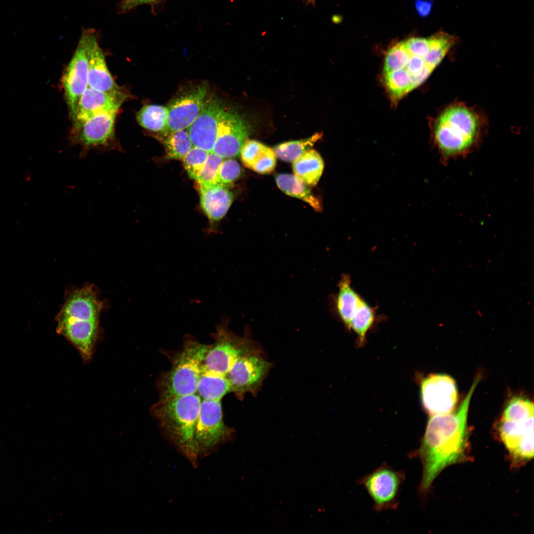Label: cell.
Segmentation results:
<instances>
[{
  "mask_svg": "<svg viewBox=\"0 0 534 534\" xmlns=\"http://www.w3.org/2000/svg\"><path fill=\"white\" fill-rule=\"evenodd\" d=\"M157 136L164 145L169 159H182L193 146L187 130H167L159 133Z\"/></svg>",
  "mask_w": 534,
  "mask_h": 534,
  "instance_id": "obj_25",
  "label": "cell"
},
{
  "mask_svg": "<svg viewBox=\"0 0 534 534\" xmlns=\"http://www.w3.org/2000/svg\"><path fill=\"white\" fill-rule=\"evenodd\" d=\"M201 400L197 393L174 397L159 399L150 409L164 433L193 464L199 456L194 432Z\"/></svg>",
  "mask_w": 534,
  "mask_h": 534,
  "instance_id": "obj_3",
  "label": "cell"
},
{
  "mask_svg": "<svg viewBox=\"0 0 534 534\" xmlns=\"http://www.w3.org/2000/svg\"><path fill=\"white\" fill-rule=\"evenodd\" d=\"M481 128V120L474 110L463 104H454L446 108L436 119L434 139L444 155L455 156L473 145Z\"/></svg>",
  "mask_w": 534,
  "mask_h": 534,
  "instance_id": "obj_6",
  "label": "cell"
},
{
  "mask_svg": "<svg viewBox=\"0 0 534 534\" xmlns=\"http://www.w3.org/2000/svg\"><path fill=\"white\" fill-rule=\"evenodd\" d=\"M223 159L211 152L199 172L195 180L199 187H206L216 184V176L219 167Z\"/></svg>",
  "mask_w": 534,
  "mask_h": 534,
  "instance_id": "obj_29",
  "label": "cell"
},
{
  "mask_svg": "<svg viewBox=\"0 0 534 534\" xmlns=\"http://www.w3.org/2000/svg\"><path fill=\"white\" fill-rule=\"evenodd\" d=\"M154 0H123L121 8L123 12H127L136 6Z\"/></svg>",
  "mask_w": 534,
  "mask_h": 534,
  "instance_id": "obj_34",
  "label": "cell"
},
{
  "mask_svg": "<svg viewBox=\"0 0 534 534\" xmlns=\"http://www.w3.org/2000/svg\"><path fill=\"white\" fill-rule=\"evenodd\" d=\"M242 169L239 163L234 159L223 160L218 170L216 184L229 186L239 178Z\"/></svg>",
  "mask_w": 534,
  "mask_h": 534,
  "instance_id": "obj_31",
  "label": "cell"
},
{
  "mask_svg": "<svg viewBox=\"0 0 534 534\" xmlns=\"http://www.w3.org/2000/svg\"><path fill=\"white\" fill-rule=\"evenodd\" d=\"M209 152L193 146L182 159L184 167L191 178L195 180L199 172L205 164Z\"/></svg>",
  "mask_w": 534,
  "mask_h": 534,
  "instance_id": "obj_30",
  "label": "cell"
},
{
  "mask_svg": "<svg viewBox=\"0 0 534 534\" xmlns=\"http://www.w3.org/2000/svg\"><path fill=\"white\" fill-rule=\"evenodd\" d=\"M226 317L222 318L213 334L215 342L204 358L203 367L209 370L225 374L241 357L256 351L253 342L236 335L229 330Z\"/></svg>",
  "mask_w": 534,
  "mask_h": 534,
  "instance_id": "obj_7",
  "label": "cell"
},
{
  "mask_svg": "<svg viewBox=\"0 0 534 534\" xmlns=\"http://www.w3.org/2000/svg\"><path fill=\"white\" fill-rule=\"evenodd\" d=\"M251 132V127L244 118L236 111L224 108L212 152L222 158L236 156Z\"/></svg>",
  "mask_w": 534,
  "mask_h": 534,
  "instance_id": "obj_12",
  "label": "cell"
},
{
  "mask_svg": "<svg viewBox=\"0 0 534 534\" xmlns=\"http://www.w3.org/2000/svg\"><path fill=\"white\" fill-rule=\"evenodd\" d=\"M403 43L409 52L416 55H427L431 47L429 38H412Z\"/></svg>",
  "mask_w": 534,
  "mask_h": 534,
  "instance_id": "obj_32",
  "label": "cell"
},
{
  "mask_svg": "<svg viewBox=\"0 0 534 534\" xmlns=\"http://www.w3.org/2000/svg\"><path fill=\"white\" fill-rule=\"evenodd\" d=\"M294 175L308 186L319 181L324 169V162L319 154L309 148L293 162Z\"/></svg>",
  "mask_w": 534,
  "mask_h": 534,
  "instance_id": "obj_21",
  "label": "cell"
},
{
  "mask_svg": "<svg viewBox=\"0 0 534 534\" xmlns=\"http://www.w3.org/2000/svg\"><path fill=\"white\" fill-rule=\"evenodd\" d=\"M240 153L243 165L258 173H270L276 166V156L272 149L258 141L247 139Z\"/></svg>",
  "mask_w": 534,
  "mask_h": 534,
  "instance_id": "obj_19",
  "label": "cell"
},
{
  "mask_svg": "<svg viewBox=\"0 0 534 534\" xmlns=\"http://www.w3.org/2000/svg\"><path fill=\"white\" fill-rule=\"evenodd\" d=\"M231 392L225 374L207 370L202 366L196 389V393L201 400H221L223 397Z\"/></svg>",
  "mask_w": 534,
  "mask_h": 534,
  "instance_id": "obj_23",
  "label": "cell"
},
{
  "mask_svg": "<svg viewBox=\"0 0 534 534\" xmlns=\"http://www.w3.org/2000/svg\"><path fill=\"white\" fill-rule=\"evenodd\" d=\"M480 380L478 376L465 398L452 411L431 415L418 449L409 455L422 466L419 492L426 494L447 467L466 460L469 447L467 417L470 401Z\"/></svg>",
  "mask_w": 534,
  "mask_h": 534,
  "instance_id": "obj_1",
  "label": "cell"
},
{
  "mask_svg": "<svg viewBox=\"0 0 534 534\" xmlns=\"http://www.w3.org/2000/svg\"><path fill=\"white\" fill-rule=\"evenodd\" d=\"M275 179L278 188L286 194L303 200L317 212L322 211L320 198L295 175L280 174L275 176Z\"/></svg>",
  "mask_w": 534,
  "mask_h": 534,
  "instance_id": "obj_24",
  "label": "cell"
},
{
  "mask_svg": "<svg viewBox=\"0 0 534 534\" xmlns=\"http://www.w3.org/2000/svg\"><path fill=\"white\" fill-rule=\"evenodd\" d=\"M117 111L99 114L74 130L72 142L84 149L82 157L91 148L114 147V122Z\"/></svg>",
  "mask_w": 534,
  "mask_h": 534,
  "instance_id": "obj_13",
  "label": "cell"
},
{
  "mask_svg": "<svg viewBox=\"0 0 534 534\" xmlns=\"http://www.w3.org/2000/svg\"><path fill=\"white\" fill-rule=\"evenodd\" d=\"M271 365L257 352L239 359L225 374L231 391L240 398L247 392H256Z\"/></svg>",
  "mask_w": 534,
  "mask_h": 534,
  "instance_id": "obj_11",
  "label": "cell"
},
{
  "mask_svg": "<svg viewBox=\"0 0 534 534\" xmlns=\"http://www.w3.org/2000/svg\"><path fill=\"white\" fill-rule=\"evenodd\" d=\"M168 109L158 105H146L136 113L138 123L143 128L157 133L167 130Z\"/></svg>",
  "mask_w": 534,
  "mask_h": 534,
  "instance_id": "obj_26",
  "label": "cell"
},
{
  "mask_svg": "<svg viewBox=\"0 0 534 534\" xmlns=\"http://www.w3.org/2000/svg\"><path fill=\"white\" fill-rule=\"evenodd\" d=\"M433 5V0H416L415 7L419 15L425 17L430 13Z\"/></svg>",
  "mask_w": 534,
  "mask_h": 534,
  "instance_id": "obj_33",
  "label": "cell"
},
{
  "mask_svg": "<svg viewBox=\"0 0 534 534\" xmlns=\"http://www.w3.org/2000/svg\"><path fill=\"white\" fill-rule=\"evenodd\" d=\"M420 396L424 408L431 416L452 411L458 399L454 380L444 374H432L424 378Z\"/></svg>",
  "mask_w": 534,
  "mask_h": 534,
  "instance_id": "obj_10",
  "label": "cell"
},
{
  "mask_svg": "<svg viewBox=\"0 0 534 534\" xmlns=\"http://www.w3.org/2000/svg\"><path fill=\"white\" fill-rule=\"evenodd\" d=\"M88 65V86L111 95L127 97L114 80L94 35L84 33Z\"/></svg>",
  "mask_w": 534,
  "mask_h": 534,
  "instance_id": "obj_16",
  "label": "cell"
},
{
  "mask_svg": "<svg viewBox=\"0 0 534 534\" xmlns=\"http://www.w3.org/2000/svg\"><path fill=\"white\" fill-rule=\"evenodd\" d=\"M126 98L111 95L88 87L79 101L73 118L74 129H77L85 121L99 114L118 111Z\"/></svg>",
  "mask_w": 534,
  "mask_h": 534,
  "instance_id": "obj_18",
  "label": "cell"
},
{
  "mask_svg": "<svg viewBox=\"0 0 534 534\" xmlns=\"http://www.w3.org/2000/svg\"><path fill=\"white\" fill-rule=\"evenodd\" d=\"M224 109L222 102L217 99L207 100L197 117L187 129L193 146L209 152L212 151Z\"/></svg>",
  "mask_w": 534,
  "mask_h": 534,
  "instance_id": "obj_17",
  "label": "cell"
},
{
  "mask_svg": "<svg viewBox=\"0 0 534 534\" xmlns=\"http://www.w3.org/2000/svg\"><path fill=\"white\" fill-rule=\"evenodd\" d=\"M534 411L532 401L515 396L507 402L497 423L499 439L515 466L533 458Z\"/></svg>",
  "mask_w": 534,
  "mask_h": 534,
  "instance_id": "obj_4",
  "label": "cell"
},
{
  "mask_svg": "<svg viewBox=\"0 0 534 534\" xmlns=\"http://www.w3.org/2000/svg\"><path fill=\"white\" fill-rule=\"evenodd\" d=\"M207 88L200 85L173 99L167 106V130H187L198 116L207 101Z\"/></svg>",
  "mask_w": 534,
  "mask_h": 534,
  "instance_id": "obj_15",
  "label": "cell"
},
{
  "mask_svg": "<svg viewBox=\"0 0 534 534\" xmlns=\"http://www.w3.org/2000/svg\"><path fill=\"white\" fill-rule=\"evenodd\" d=\"M221 400H202L194 432L198 455L213 449L226 439L231 431L224 424Z\"/></svg>",
  "mask_w": 534,
  "mask_h": 534,
  "instance_id": "obj_9",
  "label": "cell"
},
{
  "mask_svg": "<svg viewBox=\"0 0 534 534\" xmlns=\"http://www.w3.org/2000/svg\"><path fill=\"white\" fill-rule=\"evenodd\" d=\"M201 207L211 220L222 219L226 214L233 200V195L228 187L214 184L199 187Z\"/></svg>",
  "mask_w": 534,
  "mask_h": 534,
  "instance_id": "obj_20",
  "label": "cell"
},
{
  "mask_svg": "<svg viewBox=\"0 0 534 534\" xmlns=\"http://www.w3.org/2000/svg\"><path fill=\"white\" fill-rule=\"evenodd\" d=\"M211 344L201 343L186 336L182 347L172 356V366L160 377V399L196 393L203 363Z\"/></svg>",
  "mask_w": 534,
  "mask_h": 534,
  "instance_id": "obj_5",
  "label": "cell"
},
{
  "mask_svg": "<svg viewBox=\"0 0 534 534\" xmlns=\"http://www.w3.org/2000/svg\"><path fill=\"white\" fill-rule=\"evenodd\" d=\"M375 320V310L362 298L348 328L356 333L360 346L364 344L366 334Z\"/></svg>",
  "mask_w": 534,
  "mask_h": 534,
  "instance_id": "obj_28",
  "label": "cell"
},
{
  "mask_svg": "<svg viewBox=\"0 0 534 534\" xmlns=\"http://www.w3.org/2000/svg\"><path fill=\"white\" fill-rule=\"evenodd\" d=\"M405 478L403 471L395 470L383 463L361 478L358 483L372 499L375 510L381 512L397 509L400 491Z\"/></svg>",
  "mask_w": 534,
  "mask_h": 534,
  "instance_id": "obj_8",
  "label": "cell"
},
{
  "mask_svg": "<svg viewBox=\"0 0 534 534\" xmlns=\"http://www.w3.org/2000/svg\"><path fill=\"white\" fill-rule=\"evenodd\" d=\"M308 0V1H311V2H312V1H313L314 0Z\"/></svg>",
  "mask_w": 534,
  "mask_h": 534,
  "instance_id": "obj_35",
  "label": "cell"
},
{
  "mask_svg": "<svg viewBox=\"0 0 534 534\" xmlns=\"http://www.w3.org/2000/svg\"><path fill=\"white\" fill-rule=\"evenodd\" d=\"M322 136L321 133H316L305 139L280 143L272 150L276 157L286 162H293L305 151L311 148Z\"/></svg>",
  "mask_w": 534,
  "mask_h": 534,
  "instance_id": "obj_27",
  "label": "cell"
},
{
  "mask_svg": "<svg viewBox=\"0 0 534 534\" xmlns=\"http://www.w3.org/2000/svg\"><path fill=\"white\" fill-rule=\"evenodd\" d=\"M101 306L94 289L87 286L68 296L56 317L57 331L75 345L85 360L93 353Z\"/></svg>",
  "mask_w": 534,
  "mask_h": 534,
  "instance_id": "obj_2",
  "label": "cell"
},
{
  "mask_svg": "<svg viewBox=\"0 0 534 534\" xmlns=\"http://www.w3.org/2000/svg\"><path fill=\"white\" fill-rule=\"evenodd\" d=\"M66 102L74 118L79 101L88 88V65L84 33L62 78Z\"/></svg>",
  "mask_w": 534,
  "mask_h": 534,
  "instance_id": "obj_14",
  "label": "cell"
},
{
  "mask_svg": "<svg viewBox=\"0 0 534 534\" xmlns=\"http://www.w3.org/2000/svg\"><path fill=\"white\" fill-rule=\"evenodd\" d=\"M362 299L353 288L350 276L344 274L338 284L335 306L338 316L348 328Z\"/></svg>",
  "mask_w": 534,
  "mask_h": 534,
  "instance_id": "obj_22",
  "label": "cell"
}]
</instances>
